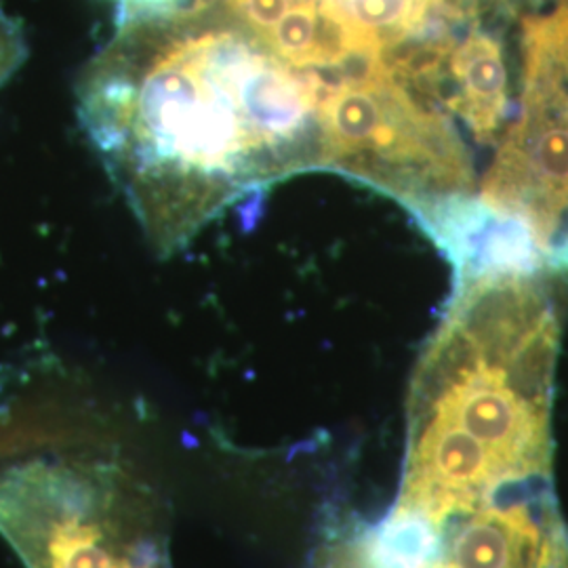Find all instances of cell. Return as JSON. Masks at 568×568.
<instances>
[{
  "label": "cell",
  "mask_w": 568,
  "mask_h": 568,
  "mask_svg": "<svg viewBox=\"0 0 568 568\" xmlns=\"http://www.w3.org/2000/svg\"><path fill=\"white\" fill-rule=\"evenodd\" d=\"M325 87L196 2L116 26L84 68L79 119L150 244L171 255L244 196L321 169Z\"/></svg>",
  "instance_id": "obj_1"
},
{
  "label": "cell",
  "mask_w": 568,
  "mask_h": 568,
  "mask_svg": "<svg viewBox=\"0 0 568 568\" xmlns=\"http://www.w3.org/2000/svg\"><path fill=\"white\" fill-rule=\"evenodd\" d=\"M318 122L321 169L373 183L415 213L474 192L469 152L450 116L386 65L325 89Z\"/></svg>",
  "instance_id": "obj_2"
},
{
  "label": "cell",
  "mask_w": 568,
  "mask_h": 568,
  "mask_svg": "<svg viewBox=\"0 0 568 568\" xmlns=\"http://www.w3.org/2000/svg\"><path fill=\"white\" fill-rule=\"evenodd\" d=\"M485 203L527 225L541 262L568 272V7L523 21L520 114L488 166Z\"/></svg>",
  "instance_id": "obj_3"
},
{
  "label": "cell",
  "mask_w": 568,
  "mask_h": 568,
  "mask_svg": "<svg viewBox=\"0 0 568 568\" xmlns=\"http://www.w3.org/2000/svg\"><path fill=\"white\" fill-rule=\"evenodd\" d=\"M392 74L464 122L474 142L497 140L508 121L509 79L501 42L471 28L462 41L434 37L406 49Z\"/></svg>",
  "instance_id": "obj_4"
},
{
  "label": "cell",
  "mask_w": 568,
  "mask_h": 568,
  "mask_svg": "<svg viewBox=\"0 0 568 568\" xmlns=\"http://www.w3.org/2000/svg\"><path fill=\"white\" fill-rule=\"evenodd\" d=\"M455 264V284L497 274H537L541 255L527 225L474 194L417 211Z\"/></svg>",
  "instance_id": "obj_5"
},
{
  "label": "cell",
  "mask_w": 568,
  "mask_h": 568,
  "mask_svg": "<svg viewBox=\"0 0 568 568\" xmlns=\"http://www.w3.org/2000/svg\"><path fill=\"white\" fill-rule=\"evenodd\" d=\"M26 58V41L18 21L13 20L0 4V87L11 79V74Z\"/></svg>",
  "instance_id": "obj_6"
},
{
  "label": "cell",
  "mask_w": 568,
  "mask_h": 568,
  "mask_svg": "<svg viewBox=\"0 0 568 568\" xmlns=\"http://www.w3.org/2000/svg\"><path fill=\"white\" fill-rule=\"evenodd\" d=\"M562 568H568V558L565 560V565H562Z\"/></svg>",
  "instance_id": "obj_7"
}]
</instances>
